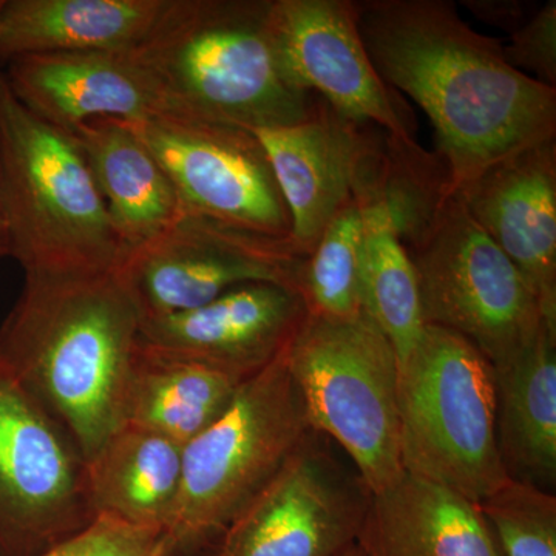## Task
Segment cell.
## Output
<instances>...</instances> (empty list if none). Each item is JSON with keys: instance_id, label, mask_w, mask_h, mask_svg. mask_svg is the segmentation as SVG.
<instances>
[{"instance_id": "obj_3", "label": "cell", "mask_w": 556, "mask_h": 556, "mask_svg": "<svg viewBox=\"0 0 556 556\" xmlns=\"http://www.w3.org/2000/svg\"><path fill=\"white\" fill-rule=\"evenodd\" d=\"M127 53L155 91L161 115L254 131L300 123L320 100L281 60L273 0H167Z\"/></svg>"}, {"instance_id": "obj_21", "label": "cell", "mask_w": 556, "mask_h": 556, "mask_svg": "<svg viewBox=\"0 0 556 556\" xmlns=\"http://www.w3.org/2000/svg\"><path fill=\"white\" fill-rule=\"evenodd\" d=\"M495 368L496 441L507 478L554 493L556 329L544 327L518 356Z\"/></svg>"}, {"instance_id": "obj_22", "label": "cell", "mask_w": 556, "mask_h": 556, "mask_svg": "<svg viewBox=\"0 0 556 556\" xmlns=\"http://www.w3.org/2000/svg\"><path fill=\"white\" fill-rule=\"evenodd\" d=\"M240 380L193 362L135 348L121 419L188 445L228 409Z\"/></svg>"}, {"instance_id": "obj_20", "label": "cell", "mask_w": 556, "mask_h": 556, "mask_svg": "<svg viewBox=\"0 0 556 556\" xmlns=\"http://www.w3.org/2000/svg\"><path fill=\"white\" fill-rule=\"evenodd\" d=\"M167 0H5L0 60L28 54L124 53L144 40Z\"/></svg>"}, {"instance_id": "obj_18", "label": "cell", "mask_w": 556, "mask_h": 556, "mask_svg": "<svg viewBox=\"0 0 556 556\" xmlns=\"http://www.w3.org/2000/svg\"><path fill=\"white\" fill-rule=\"evenodd\" d=\"M357 543L368 556H504L478 503L408 473L372 495Z\"/></svg>"}, {"instance_id": "obj_7", "label": "cell", "mask_w": 556, "mask_h": 556, "mask_svg": "<svg viewBox=\"0 0 556 556\" xmlns=\"http://www.w3.org/2000/svg\"><path fill=\"white\" fill-rule=\"evenodd\" d=\"M289 371L311 427L342 447L372 495L404 473L399 428V361L371 318L306 317L289 343Z\"/></svg>"}, {"instance_id": "obj_1", "label": "cell", "mask_w": 556, "mask_h": 556, "mask_svg": "<svg viewBox=\"0 0 556 556\" xmlns=\"http://www.w3.org/2000/svg\"><path fill=\"white\" fill-rule=\"evenodd\" d=\"M369 60L427 113L457 190L556 138V89L511 67L503 43L475 31L447 0H356Z\"/></svg>"}, {"instance_id": "obj_11", "label": "cell", "mask_w": 556, "mask_h": 556, "mask_svg": "<svg viewBox=\"0 0 556 556\" xmlns=\"http://www.w3.org/2000/svg\"><path fill=\"white\" fill-rule=\"evenodd\" d=\"M97 517L75 442L0 364V556H39Z\"/></svg>"}, {"instance_id": "obj_24", "label": "cell", "mask_w": 556, "mask_h": 556, "mask_svg": "<svg viewBox=\"0 0 556 556\" xmlns=\"http://www.w3.org/2000/svg\"><path fill=\"white\" fill-rule=\"evenodd\" d=\"M356 201L365 226L362 260L364 311L390 340L401 364L426 327L415 266L383 204L372 199Z\"/></svg>"}, {"instance_id": "obj_23", "label": "cell", "mask_w": 556, "mask_h": 556, "mask_svg": "<svg viewBox=\"0 0 556 556\" xmlns=\"http://www.w3.org/2000/svg\"><path fill=\"white\" fill-rule=\"evenodd\" d=\"M181 468V445L124 424L87 463L94 515L163 532L177 501Z\"/></svg>"}, {"instance_id": "obj_13", "label": "cell", "mask_w": 556, "mask_h": 556, "mask_svg": "<svg viewBox=\"0 0 556 556\" xmlns=\"http://www.w3.org/2000/svg\"><path fill=\"white\" fill-rule=\"evenodd\" d=\"M281 60L300 86L358 124L415 148L413 115L369 60L357 28L356 0H273Z\"/></svg>"}, {"instance_id": "obj_28", "label": "cell", "mask_w": 556, "mask_h": 556, "mask_svg": "<svg viewBox=\"0 0 556 556\" xmlns=\"http://www.w3.org/2000/svg\"><path fill=\"white\" fill-rule=\"evenodd\" d=\"M504 56L511 67L556 89V2L548 0L518 30L511 31Z\"/></svg>"}, {"instance_id": "obj_14", "label": "cell", "mask_w": 556, "mask_h": 556, "mask_svg": "<svg viewBox=\"0 0 556 556\" xmlns=\"http://www.w3.org/2000/svg\"><path fill=\"white\" fill-rule=\"evenodd\" d=\"M254 134L287 206L289 236L309 255L331 219L368 185L388 135L345 118L321 98L308 118Z\"/></svg>"}, {"instance_id": "obj_29", "label": "cell", "mask_w": 556, "mask_h": 556, "mask_svg": "<svg viewBox=\"0 0 556 556\" xmlns=\"http://www.w3.org/2000/svg\"><path fill=\"white\" fill-rule=\"evenodd\" d=\"M464 7L479 21L495 25L508 35L526 24L540 7L519 0H466Z\"/></svg>"}, {"instance_id": "obj_2", "label": "cell", "mask_w": 556, "mask_h": 556, "mask_svg": "<svg viewBox=\"0 0 556 556\" xmlns=\"http://www.w3.org/2000/svg\"><path fill=\"white\" fill-rule=\"evenodd\" d=\"M141 318L112 274L25 278L0 327V364L53 417L86 463L121 426Z\"/></svg>"}, {"instance_id": "obj_31", "label": "cell", "mask_w": 556, "mask_h": 556, "mask_svg": "<svg viewBox=\"0 0 556 556\" xmlns=\"http://www.w3.org/2000/svg\"><path fill=\"white\" fill-rule=\"evenodd\" d=\"M339 556H368L367 552L362 548L361 544L356 543L354 546H351L350 548H346L343 554H340Z\"/></svg>"}, {"instance_id": "obj_9", "label": "cell", "mask_w": 556, "mask_h": 556, "mask_svg": "<svg viewBox=\"0 0 556 556\" xmlns=\"http://www.w3.org/2000/svg\"><path fill=\"white\" fill-rule=\"evenodd\" d=\"M306 258L291 239L182 211L155 239L124 252L113 276L149 320L199 308L252 281L300 292Z\"/></svg>"}, {"instance_id": "obj_4", "label": "cell", "mask_w": 556, "mask_h": 556, "mask_svg": "<svg viewBox=\"0 0 556 556\" xmlns=\"http://www.w3.org/2000/svg\"><path fill=\"white\" fill-rule=\"evenodd\" d=\"M0 170L10 255L25 278L115 270L124 248L79 142L25 109L2 75Z\"/></svg>"}, {"instance_id": "obj_5", "label": "cell", "mask_w": 556, "mask_h": 556, "mask_svg": "<svg viewBox=\"0 0 556 556\" xmlns=\"http://www.w3.org/2000/svg\"><path fill=\"white\" fill-rule=\"evenodd\" d=\"M287 350L241 383L228 409L182 447L164 556H197L276 477L308 437V412Z\"/></svg>"}, {"instance_id": "obj_26", "label": "cell", "mask_w": 556, "mask_h": 556, "mask_svg": "<svg viewBox=\"0 0 556 556\" xmlns=\"http://www.w3.org/2000/svg\"><path fill=\"white\" fill-rule=\"evenodd\" d=\"M504 556H556V496L507 479L479 503Z\"/></svg>"}, {"instance_id": "obj_32", "label": "cell", "mask_w": 556, "mask_h": 556, "mask_svg": "<svg viewBox=\"0 0 556 556\" xmlns=\"http://www.w3.org/2000/svg\"><path fill=\"white\" fill-rule=\"evenodd\" d=\"M3 5H5V0H0V16H2Z\"/></svg>"}, {"instance_id": "obj_15", "label": "cell", "mask_w": 556, "mask_h": 556, "mask_svg": "<svg viewBox=\"0 0 556 556\" xmlns=\"http://www.w3.org/2000/svg\"><path fill=\"white\" fill-rule=\"evenodd\" d=\"M306 317L295 289L252 281L199 308L141 320L138 345L247 382L280 357Z\"/></svg>"}, {"instance_id": "obj_27", "label": "cell", "mask_w": 556, "mask_h": 556, "mask_svg": "<svg viewBox=\"0 0 556 556\" xmlns=\"http://www.w3.org/2000/svg\"><path fill=\"white\" fill-rule=\"evenodd\" d=\"M163 532L97 515L89 526L39 556H164Z\"/></svg>"}, {"instance_id": "obj_19", "label": "cell", "mask_w": 556, "mask_h": 556, "mask_svg": "<svg viewBox=\"0 0 556 556\" xmlns=\"http://www.w3.org/2000/svg\"><path fill=\"white\" fill-rule=\"evenodd\" d=\"M72 135L86 155L124 252L155 239L185 211L160 161L130 121L90 119Z\"/></svg>"}, {"instance_id": "obj_8", "label": "cell", "mask_w": 556, "mask_h": 556, "mask_svg": "<svg viewBox=\"0 0 556 556\" xmlns=\"http://www.w3.org/2000/svg\"><path fill=\"white\" fill-rule=\"evenodd\" d=\"M404 247L415 266L424 324L456 332L493 367L552 328L525 277L471 218L457 190L445 193Z\"/></svg>"}, {"instance_id": "obj_12", "label": "cell", "mask_w": 556, "mask_h": 556, "mask_svg": "<svg viewBox=\"0 0 556 556\" xmlns=\"http://www.w3.org/2000/svg\"><path fill=\"white\" fill-rule=\"evenodd\" d=\"M130 123L160 161L185 211L291 239L287 206L254 131L174 115Z\"/></svg>"}, {"instance_id": "obj_6", "label": "cell", "mask_w": 556, "mask_h": 556, "mask_svg": "<svg viewBox=\"0 0 556 556\" xmlns=\"http://www.w3.org/2000/svg\"><path fill=\"white\" fill-rule=\"evenodd\" d=\"M404 473L481 503L507 481L496 441L495 368L456 332L426 325L399 364Z\"/></svg>"}, {"instance_id": "obj_17", "label": "cell", "mask_w": 556, "mask_h": 556, "mask_svg": "<svg viewBox=\"0 0 556 556\" xmlns=\"http://www.w3.org/2000/svg\"><path fill=\"white\" fill-rule=\"evenodd\" d=\"M5 79L25 109L68 134L90 119L161 115L155 91L127 51L28 54L10 61Z\"/></svg>"}, {"instance_id": "obj_30", "label": "cell", "mask_w": 556, "mask_h": 556, "mask_svg": "<svg viewBox=\"0 0 556 556\" xmlns=\"http://www.w3.org/2000/svg\"><path fill=\"white\" fill-rule=\"evenodd\" d=\"M10 255L9 219H7L5 193L0 170V258Z\"/></svg>"}, {"instance_id": "obj_25", "label": "cell", "mask_w": 556, "mask_h": 556, "mask_svg": "<svg viewBox=\"0 0 556 556\" xmlns=\"http://www.w3.org/2000/svg\"><path fill=\"white\" fill-rule=\"evenodd\" d=\"M364 241V215L354 200L331 219L303 266L300 294L311 316L332 321L365 316Z\"/></svg>"}, {"instance_id": "obj_16", "label": "cell", "mask_w": 556, "mask_h": 556, "mask_svg": "<svg viewBox=\"0 0 556 556\" xmlns=\"http://www.w3.org/2000/svg\"><path fill=\"white\" fill-rule=\"evenodd\" d=\"M457 193L556 328V138L497 161Z\"/></svg>"}, {"instance_id": "obj_10", "label": "cell", "mask_w": 556, "mask_h": 556, "mask_svg": "<svg viewBox=\"0 0 556 556\" xmlns=\"http://www.w3.org/2000/svg\"><path fill=\"white\" fill-rule=\"evenodd\" d=\"M372 492L311 430L280 471L197 556H339L357 543Z\"/></svg>"}]
</instances>
